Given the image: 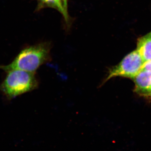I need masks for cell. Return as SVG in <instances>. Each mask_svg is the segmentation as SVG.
<instances>
[{"label": "cell", "instance_id": "6da1fadb", "mask_svg": "<svg viewBox=\"0 0 151 151\" xmlns=\"http://www.w3.org/2000/svg\"><path fill=\"white\" fill-rule=\"evenodd\" d=\"M50 47L45 44L26 47L8 65H0V69L6 72L19 70L35 73L40 66L50 60Z\"/></svg>", "mask_w": 151, "mask_h": 151}, {"label": "cell", "instance_id": "7a4b0ae2", "mask_svg": "<svg viewBox=\"0 0 151 151\" xmlns=\"http://www.w3.org/2000/svg\"><path fill=\"white\" fill-rule=\"evenodd\" d=\"M0 84V92L9 100L37 88L38 83L35 73L15 70L8 71Z\"/></svg>", "mask_w": 151, "mask_h": 151}, {"label": "cell", "instance_id": "3957f363", "mask_svg": "<svg viewBox=\"0 0 151 151\" xmlns=\"http://www.w3.org/2000/svg\"><path fill=\"white\" fill-rule=\"evenodd\" d=\"M144 63L145 61L137 50L132 52L118 65L111 68L103 83L116 76L134 78L142 71Z\"/></svg>", "mask_w": 151, "mask_h": 151}, {"label": "cell", "instance_id": "277c9868", "mask_svg": "<svg viewBox=\"0 0 151 151\" xmlns=\"http://www.w3.org/2000/svg\"><path fill=\"white\" fill-rule=\"evenodd\" d=\"M133 79L135 92L143 97H151V71L142 70Z\"/></svg>", "mask_w": 151, "mask_h": 151}, {"label": "cell", "instance_id": "5b68a950", "mask_svg": "<svg viewBox=\"0 0 151 151\" xmlns=\"http://www.w3.org/2000/svg\"><path fill=\"white\" fill-rule=\"evenodd\" d=\"M137 50L145 62L151 60V32L138 39Z\"/></svg>", "mask_w": 151, "mask_h": 151}, {"label": "cell", "instance_id": "8992f818", "mask_svg": "<svg viewBox=\"0 0 151 151\" xmlns=\"http://www.w3.org/2000/svg\"><path fill=\"white\" fill-rule=\"evenodd\" d=\"M41 2L49 6L52 7L59 11L65 20H68L67 8L65 6L63 0H40Z\"/></svg>", "mask_w": 151, "mask_h": 151}, {"label": "cell", "instance_id": "52a82bcc", "mask_svg": "<svg viewBox=\"0 0 151 151\" xmlns=\"http://www.w3.org/2000/svg\"><path fill=\"white\" fill-rule=\"evenodd\" d=\"M142 70H148L151 71V60L145 62L143 65Z\"/></svg>", "mask_w": 151, "mask_h": 151}, {"label": "cell", "instance_id": "ba28073f", "mask_svg": "<svg viewBox=\"0 0 151 151\" xmlns=\"http://www.w3.org/2000/svg\"><path fill=\"white\" fill-rule=\"evenodd\" d=\"M64 1V4H65V6L67 8V0H63Z\"/></svg>", "mask_w": 151, "mask_h": 151}]
</instances>
